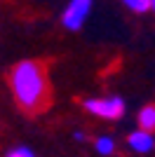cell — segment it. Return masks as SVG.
Wrapping results in <instances>:
<instances>
[{"label":"cell","instance_id":"6da1fadb","mask_svg":"<svg viewBox=\"0 0 155 157\" xmlns=\"http://www.w3.org/2000/svg\"><path fill=\"white\" fill-rule=\"evenodd\" d=\"M10 89L14 94L17 105L28 115H40L52 103L50 75L42 61H19L10 71Z\"/></svg>","mask_w":155,"mask_h":157},{"label":"cell","instance_id":"7a4b0ae2","mask_svg":"<svg viewBox=\"0 0 155 157\" xmlns=\"http://www.w3.org/2000/svg\"><path fill=\"white\" fill-rule=\"evenodd\" d=\"M85 108L89 113H94V115H99V117L103 120H117V117H122V113H125V103H122V98H87L85 101Z\"/></svg>","mask_w":155,"mask_h":157},{"label":"cell","instance_id":"3957f363","mask_svg":"<svg viewBox=\"0 0 155 157\" xmlns=\"http://www.w3.org/2000/svg\"><path fill=\"white\" fill-rule=\"evenodd\" d=\"M89 10H92V0H71L68 7L64 10V17H61L64 26L68 28V31H78V28L85 24Z\"/></svg>","mask_w":155,"mask_h":157},{"label":"cell","instance_id":"277c9868","mask_svg":"<svg viewBox=\"0 0 155 157\" xmlns=\"http://www.w3.org/2000/svg\"><path fill=\"white\" fill-rule=\"evenodd\" d=\"M129 145H132V150H136V152H148V150H153V145H155V141H153V136H150V131H134L132 136H129Z\"/></svg>","mask_w":155,"mask_h":157},{"label":"cell","instance_id":"5b68a950","mask_svg":"<svg viewBox=\"0 0 155 157\" xmlns=\"http://www.w3.org/2000/svg\"><path fill=\"white\" fill-rule=\"evenodd\" d=\"M139 127L143 131H153L155 129V105H146L139 113Z\"/></svg>","mask_w":155,"mask_h":157},{"label":"cell","instance_id":"8992f818","mask_svg":"<svg viewBox=\"0 0 155 157\" xmlns=\"http://www.w3.org/2000/svg\"><path fill=\"white\" fill-rule=\"evenodd\" d=\"M97 150L101 152V155H110V152L115 150V143H113V138H108V136L97 138Z\"/></svg>","mask_w":155,"mask_h":157},{"label":"cell","instance_id":"52a82bcc","mask_svg":"<svg viewBox=\"0 0 155 157\" xmlns=\"http://www.w3.org/2000/svg\"><path fill=\"white\" fill-rule=\"evenodd\" d=\"M122 2L132 12H148L150 10V0H122Z\"/></svg>","mask_w":155,"mask_h":157},{"label":"cell","instance_id":"ba28073f","mask_svg":"<svg viewBox=\"0 0 155 157\" xmlns=\"http://www.w3.org/2000/svg\"><path fill=\"white\" fill-rule=\"evenodd\" d=\"M7 157H35L28 148H14L12 152H7Z\"/></svg>","mask_w":155,"mask_h":157},{"label":"cell","instance_id":"9c48e42d","mask_svg":"<svg viewBox=\"0 0 155 157\" xmlns=\"http://www.w3.org/2000/svg\"><path fill=\"white\" fill-rule=\"evenodd\" d=\"M150 10H155V0H150Z\"/></svg>","mask_w":155,"mask_h":157}]
</instances>
